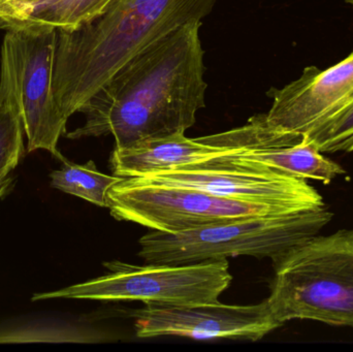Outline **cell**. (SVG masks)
<instances>
[{"instance_id":"7","label":"cell","mask_w":353,"mask_h":352,"mask_svg":"<svg viewBox=\"0 0 353 352\" xmlns=\"http://www.w3.org/2000/svg\"><path fill=\"white\" fill-rule=\"evenodd\" d=\"M225 153L205 161L174 167L140 178L136 183L180 186L253 204L294 211L325 206L323 196L308 182L259 165L241 163Z\"/></svg>"},{"instance_id":"9","label":"cell","mask_w":353,"mask_h":352,"mask_svg":"<svg viewBox=\"0 0 353 352\" xmlns=\"http://www.w3.org/2000/svg\"><path fill=\"white\" fill-rule=\"evenodd\" d=\"M122 312L134 318L139 338L178 336L194 340L259 341L280 328L265 301L247 306L220 302L194 306L146 305Z\"/></svg>"},{"instance_id":"14","label":"cell","mask_w":353,"mask_h":352,"mask_svg":"<svg viewBox=\"0 0 353 352\" xmlns=\"http://www.w3.org/2000/svg\"><path fill=\"white\" fill-rule=\"evenodd\" d=\"M115 0H34L10 31H74L105 14Z\"/></svg>"},{"instance_id":"18","label":"cell","mask_w":353,"mask_h":352,"mask_svg":"<svg viewBox=\"0 0 353 352\" xmlns=\"http://www.w3.org/2000/svg\"><path fill=\"white\" fill-rule=\"evenodd\" d=\"M33 2L34 0H0V30H12Z\"/></svg>"},{"instance_id":"15","label":"cell","mask_w":353,"mask_h":352,"mask_svg":"<svg viewBox=\"0 0 353 352\" xmlns=\"http://www.w3.org/2000/svg\"><path fill=\"white\" fill-rule=\"evenodd\" d=\"M61 163L60 169L50 174L52 188L83 198L95 206L109 208L110 190L123 178L101 173L92 161L79 165L65 158Z\"/></svg>"},{"instance_id":"12","label":"cell","mask_w":353,"mask_h":352,"mask_svg":"<svg viewBox=\"0 0 353 352\" xmlns=\"http://www.w3.org/2000/svg\"><path fill=\"white\" fill-rule=\"evenodd\" d=\"M0 200L10 192L14 173L27 152L18 76L12 45L4 37L0 64Z\"/></svg>"},{"instance_id":"6","label":"cell","mask_w":353,"mask_h":352,"mask_svg":"<svg viewBox=\"0 0 353 352\" xmlns=\"http://www.w3.org/2000/svg\"><path fill=\"white\" fill-rule=\"evenodd\" d=\"M109 209L119 221L151 231L179 234L259 215L301 212L253 204L180 186L136 183L122 179L110 190Z\"/></svg>"},{"instance_id":"5","label":"cell","mask_w":353,"mask_h":352,"mask_svg":"<svg viewBox=\"0 0 353 352\" xmlns=\"http://www.w3.org/2000/svg\"><path fill=\"white\" fill-rule=\"evenodd\" d=\"M109 272L86 282L49 293H34L33 302L51 299L140 301L145 305L194 306L215 304L232 276L228 260L146 266L105 262Z\"/></svg>"},{"instance_id":"8","label":"cell","mask_w":353,"mask_h":352,"mask_svg":"<svg viewBox=\"0 0 353 352\" xmlns=\"http://www.w3.org/2000/svg\"><path fill=\"white\" fill-rule=\"evenodd\" d=\"M6 37L16 64L27 153L46 150L63 161L58 143L65 136L68 120L60 114L53 94L57 30L6 31Z\"/></svg>"},{"instance_id":"16","label":"cell","mask_w":353,"mask_h":352,"mask_svg":"<svg viewBox=\"0 0 353 352\" xmlns=\"http://www.w3.org/2000/svg\"><path fill=\"white\" fill-rule=\"evenodd\" d=\"M321 153L353 151V101L304 134Z\"/></svg>"},{"instance_id":"13","label":"cell","mask_w":353,"mask_h":352,"mask_svg":"<svg viewBox=\"0 0 353 352\" xmlns=\"http://www.w3.org/2000/svg\"><path fill=\"white\" fill-rule=\"evenodd\" d=\"M234 158L241 163L259 165L298 179L313 180L330 184L345 169L327 158L304 134L296 140L249 152L236 153Z\"/></svg>"},{"instance_id":"1","label":"cell","mask_w":353,"mask_h":352,"mask_svg":"<svg viewBox=\"0 0 353 352\" xmlns=\"http://www.w3.org/2000/svg\"><path fill=\"white\" fill-rule=\"evenodd\" d=\"M201 24L180 27L126 62L80 110L84 124L66 138L112 136L124 148L192 127L208 89Z\"/></svg>"},{"instance_id":"19","label":"cell","mask_w":353,"mask_h":352,"mask_svg":"<svg viewBox=\"0 0 353 352\" xmlns=\"http://www.w3.org/2000/svg\"><path fill=\"white\" fill-rule=\"evenodd\" d=\"M344 1L347 2V3L352 4L353 6V0H344Z\"/></svg>"},{"instance_id":"4","label":"cell","mask_w":353,"mask_h":352,"mask_svg":"<svg viewBox=\"0 0 353 352\" xmlns=\"http://www.w3.org/2000/svg\"><path fill=\"white\" fill-rule=\"evenodd\" d=\"M327 206L301 212L259 215L194 231H151L140 240L138 256L149 264L186 265L236 256L281 258L316 236L332 220Z\"/></svg>"},{"instance_id":"11","label":"cell","mask_w":353,"mask_h":352,"mask_svg":"<svg viewBox=\"0 0 353 352\" xmlns=\"http://www.w3.org/2000/svg\"><path fill=\"white\" fill-rule=\"evenodd\" d=\"M265 114L274 130L305 134L353 101V52L327 70L309 66L298 80L268 93Z\"/></svg>"},{"instance_id":"2","label":"cell","mask_w":353,"mask_h":352,"mask_svg":"<svg viewBox=\"0 0 353 352\" xmlns=\"http://www.w3.org/2000/svg\"><path fill=\"white\" fill-rule=\"evenodd\" d=\"M217 0H115L82 28L57 30L53 94L68 120L134 56L190 22H203Z\"/></svg>"},{"instance_id":"10","label":"cell","mask_w":353,"mask_h":352,"mask_svg":"<svg viewBox=\"0 0 353 352\" xmlns=\"http://www.w3.org/2000/svg\"><path fill=\"white\" fill-rule=\"evenodd\" d=\"M267 144V132L259 116L245 125L221 134L187 138L175 134L146 138L124 148L114 149L111 167L114 176L140 178L174 167L208 161L232 152L259 150Z\"/></svg>"},{"instance_id":"3","label":"cell","mask_w":353,"mask_h":352,"mask_svg":"<svg viewBox=\"0 0 353 352\" xmlns=\"http://www.w3.org/2000/svg\"><path fill=\"white\" fill-rule=\"evenodd\" d=\"M273 262L265 301L278 326L307 320L353 328V229L314 236Z\"/></svg>"},{"instance_id":"17","label":"cell","mask_w":353,"mask_h":352,"mask_svg":"<svg viewBox=\"0 0 353 352\" xmlns=\"http://www.w3.org/2000/svg\"><path fill=\"white\" fill-rule=\"evenodd\" d=\"M82 331L64 327L31 326L0 331V343L92 342Z\"/></svg>"}]
</instances>
